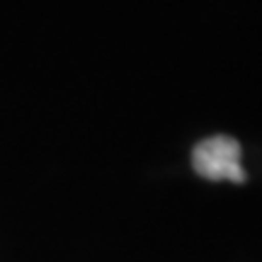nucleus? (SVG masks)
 Masks as SVG:
<instances>
[{"mask_svg":"<svg viewBox=\"0 0 262 262\" xmlns=\"http://www.w3.org/2000/svg\"><path fill=\"white\" fill-rule=\"evenodd\" d=\"M192 168L204 180H231L245 182L241 165V143L231 136H209L192 150Z\"/></svg>","mask_w":262,"mask_h":262,"instance_id":"obj_1","label":"nucleus"}]
</instances>
